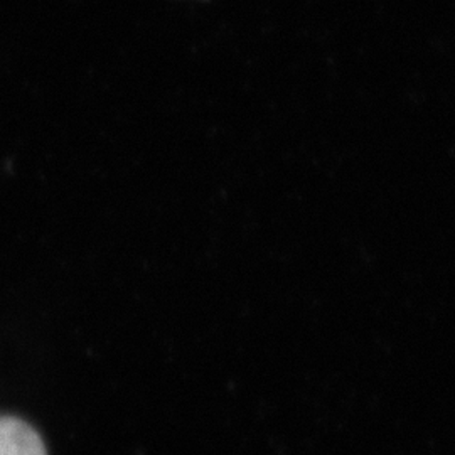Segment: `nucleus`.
<instances>
[{
  "label": "nucleus",
  "mask_w": 455,
  "mask_h": 455,
  "mask_svg": "<svg viewBox=\"0 0 455 455\" xmlns=\"http://www.w3.org/2000/svg\"><path fill=\"white\" fill-rule=\"evenodd\" d=\"M0 455H46V449L31 425L0 417Z\"/></svg>",
  "instance_id": "f257e3e1"
}]
</instances>
